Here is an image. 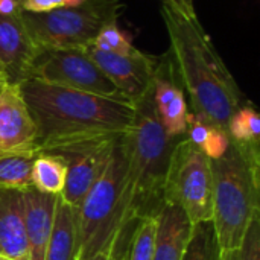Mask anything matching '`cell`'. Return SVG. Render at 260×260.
Instances as JSON below:
<instances>
[{"label":"cell","mask_w":260,"mask_h":260,"mask_svg":"<svg viewBox=\"0 0 260 260\" xmlns=\"http://www.w3.org/2000/svg\"><path fill=\"white\" fill-rule=\"evenodd\" d=\"M66 161L59 155L37 152L30 171L32 187L38 192L59 197L66 184Z\"/></svg>","instance_id":"18"},{"label":"cell","mask_w":260,"mask_h":260,"mask_svg":"<svg viewBox=\"0 0 260 260\" xmlns=\"http://www.w3.org/2000/svg\"><path fill=\"white\" fill-rule=\"evenodd\" d=\"M183 139V137H181ZM168 136L154 102L151 88L134 102V117L123 134L126 160L122 218L110 260H123L139 224L155 218L165 206V183L175 145L181 140Z\"/></svg>","instance_id":"1"},{"label":"cell","mask_w":260,"mask_h":260,"mask_svg":"<svg viewBox=\"0 0 260 260\" xmlns=\"http://www.w3.org/2000/svg\"><path fill=\"white\" fill-rule=\"evenodd\" d=\"M38 149L0 152V189L24 190L32 186L30 171Z\"/></svg>","instance_id":"19"},{"label":"cell","mask_w":260,"mask_h":260,"mask_svg":"<svg viewBox=\"0 0 260 260\" xmlns=\"http://www.w3.org/2000/svg\"><path fill=\"white\" fill-rule=\"evenodd\" d=\"M212 222L222 253L239 248L242 238L259 215V146H247L230 139V146L219 158L210 160Z\"/></svg>","instance_id":"4"},{"label":"cell","mask_w":260,"mask_h":260,"mask_svg":"<svg viewBox=\"0 0 260 260\" xmlns=\"http://www.w3.org/2000/svg\"><path fill=\"white\" fill-rule=\"evenodd\" d=\"M163 2L165 6L171 8L172 11H175L177 14L190 18V20H197V12H195V6H193V0H160Z\"/></svg>","instance_id":"26"},{"label":"cell","mask_w":260,"mask_h":260,"mask_svg":"<svg viewBox=\"0 0 260 260\" xmlns=\"http://www.w3.org/2000/svg\"><path fill=\"white\" fill-rule=\"evenodd\" d=\"M161 17L171 40L169 53L189 94L192 113L227 131L232 116L242 107L244 99L236 81L198 18H186L165 5Z\"/></svg>","instance_id":"2"},{"label":"cell","mask_w":260,"mask_h":260,"mask_svg":"<svg viewBox=\"0 0 260 260\" xmlns=\"http://www.w3.org/2000/svg\"><path fill=\"white\" fill-rule=\"evenodd\" d=\"M125 172L126 160L122 136L113 149L104 174L76 207L79 241L78 260H87L111 250L122 218Z\"/></svg>","instance_id":"5"},{"label":"cell","mask_w":260,"mask_h":260,"mask_svg":"<svg viewBox=\"0 0 260 260\" xmlns=\"http://www.w3.org/2000/svg\"><path fill=\"white\" fill-rule=\"evenodd\" d=\"M37 126V149L101 134H123L134 117V104L26 79L18 84Z\"/></svg>","instance_id":"3"},{"label":"cell","mask_w":260,"mask_h":260,"mask_svg":"<svg viewBox=\"0 0 260 260\" xmlns=\"http://www.w3.org/2000/svg\"><path fill=\"white\" fill-rule=\"evenodd\" d=\"M236 260H260V216L256 215L236 250Z\"/></svg>","instance_id":"24"},{"label":"cell","mask_w":260,"mask_h":260,"mask_svg":"<svg viewBox=\"0 0 260 260\" xmlns=\"http://www.w3.org/2000/svg\"><path fill=\"white\" fill-rule=\"evenodd\" d=\"M37 149V126L18 84H0V152Z\"/></svg>","instance_id":"12"},{"label":"cell","mask_w":260,"mask_h":260,"mask_svg":"<svg viewBox=\"0 0 260 260\" xmlns=\"http://www.w3.org/2000/svg\"><path fill=\"white\" fill-rule=\"evenodd\" d=\"M87 260H110V251L99 253V254H96V256H93V257H90V259Z\"/></svg>","instance_id":"28"},{"label":"cell","mask_w":260,"mask_h":260,"mask_svg":"<svg viewBox=\"0 0 260 260\" xmlns=\"http://www.w3.org/2000/svg\"><path fill=\"white\" fill-rule=\"evenodd\" d=\"M181 260H222V251L212 221L193 224Z\"/></svg>","instance_id":"20"},{"label":"cell","mask_w":260,"mask_h":260,"mask_svg":"<svg viewBox=\"0 0 260 260\" xmlns=\"http://www.w3.org/2000/svg\"><path fill=\"white\" fill-rule=\"evenodd\" d=\"M193 224L174 204L165 203L155 216V238L152 260H181L190 239Z\"/></svg>","instance_id":"15"},{"label":"cell","mask_w":260,"mask_h":260,"mask_svg":"<svg viewBox=\"0 0 260 260\" xmlns=\"http://www.w3.org/2000/svg\"><path fill=\"white\" fill-rule=\"evenodd\" d=\"M91 46H94V47H98L101 50H105V52H111V53H117V55H125V56L136 55L139 52V49L133 46L131 40L126 37L125 32H122L117 27L116 23L107 24L99 32V35L96 37V40L93 41Z\"/></svg>","instance_id":"23"},{"label":"cell","mask_w":260,"mask_h":260,"mask_svg":"<svg viewBox=\"0 0 260 260\" xmlns=\"http://www.w3.org/2000/svg\"><path fill=\"white\" fill-rule=\"evenodd\" d=\"M165 203L178 206L192 224L212 221V171L209 157L183 137L174 148L165 183Z\"/></svg>","instance_id":"7"},{"label":"cell","mask_w":260,"mask_h":260,"mask_svg":"<svg viewBox=\"0 0 260 260\" xmlns=\"http://www.w3.org/2000/svg\"><path fill=\"white\" fill-rule=\"evenodd\" d=\"M78 218L76 209L64 203L59 197L56 200L53 229L50 241L44 254V260H78Z\"/></svg>","instance_id":"17"},{"label":"cell","mask_w":260,"mask_h":260,"mask_svg":"<svg viewBox=\"0 0 260 260\" xmlns=\"http://www.w3.org/2000/svg\"><path fill=\"white\" fill-rule=\"evenodd\" d=\"M85 0H69V5L70 6H78V5H81V3H84Z\"/></svg>","instance_id":"30"},{"label":"cell","mask_w":260,"mask_h":260,"mask_svg":"<svg viewBox=\"0 0 260 260\" xmlns=\"http://www.w3.org/2000/svg\"><path fill=\"white\" fill-rule=\"evenodd\" d=\"M152 91L158 119L168 136L175 139L186 137L189 107L184 88L169 52L157 59L152 78Z\"/></svg>","instance_id":"11"},{"label":"cell","mask_w":260,"mask_h":260,"mask_svg":"<svg viewBox=\"0 0 260 260\" xmlns=\"http://www.w3.org/2000/svg\"><path fill=\"white\" fill-rule=\"evenodd\" d=\"M24 198V233L27 260H44L53 229L56 195L38 192L35 187L23 190Z\"/></svg>","instance_id":"14"},{"label":"cell","mask_w":260,"mask_h":260,"mask_svg":"<svg viewBox=\"0 0 260 260\" xmlns=\"http://www.w3.org/2000/svg\"><path fill=\"white\" fill-rule=\"evenodd\" d=\"M155 238V218L145 219L134 232L123 260H152Z\"/></svg>","instance_id":"22"},{"label":"cell","mask_w":260,"mask_h":260,"mask_svg":"<svg viewBox=\"0 0 260 260\" xmlns=\"http://www.w3.org/2000/svg\"><path fill=\"white\" fill-rule=\"evenodd\" d=\"M0 254L27 260L23 190L0 189Z\"/></svg>","instance_id":"16"},{"label":"cell","mask_w":260,"mask_h":260,"mask_svg":"<svg viewBox=\"0 0 260 260\" xmlns=\"http://www.w3.org/2000/svg\"><path fill=\"white\" fill-rule=\"evenodd\" d=\"M38 50L23 23L21 12L0 17V64L9 84L29 79L30 66Z\"/></svg>","instance_id":"13"},{"label":"cell","mask_w":260,"mask_h":260,"mask_svg":"<svg viewBox=\"0 0 260 260\" xmlns=\"http://www.w3.org/2000/svg\"><path fill=\"white\" fill-rule=\"evenodd\" d=\"M229 137L241 145L259 146L260 117L251 105L239 107L227 126Z\"/></svg>","instance_id":"21"},{"label":"cell","mask_w":260,"mask_h":260,"mask_svg":"<svg viewBox=\"0 0 260 260\" xmlns=\"http://www.w3.org/2000/svg\"><path fill=\"white\" fill-rule=\"evenodd\" d=\"M3 82H8V79H6V73H5L2 64H0V84H3Z\"/></svg>","instance_id":"29"},{"label":"cell","mask_w":260,"mask_h":260,"mask_svg":"<svg viewBox=\"0 0 260 260\" xmlns=\"http://www.w3.org/2000/svg\"><path fill=\"white\" fill-rule=\"evenodd\" d=\"M85 52L104 72V75L134 104L152 85L157 59L143 52L136 55H117L87 46Z\"/></svg>","instance_id":"10"},{"label":"cell","mask_w":260,"mask_h":260,"mask_svg":"<svg viewBox=\"0 0 260 260\" xmlns=\"http://www.w3.org/2000/svg\"><path fill=\"white\" fill-rule=\"evenodd\" d=\"M29 79L133 104L96 66L85 49H40Z\"/></svg>","instance_id":"8"},{"label":"cell","mask_w":260,"mask_h":260,"mask_svg":"<svg viewBox=\"0 0 260 260\" xmlns=\"http://www.w3.org/2000/svg\"><path fill=\"white\" fill-rule=\"evenodd\" d=\"M0 260H12V259H9L8 256H5V254H0Z\"/></svg>","instance_id":"31"},{"label":"cell","mask_w":260,"mask_h":260,"mask_svg":"<svg viewBox=\"0 0 260 260\" xmlns=\"http://www.w3.org/2000/svg\"><path fill=\"white\" fill-rule=\"evenodd\" d=\"M20 12L21 8L18 0H0V17H11Z\"/></svg>","instance_id":"27"},{"label":"cell","mask_w":260,"mask_h":260,"mask_svg":"<svg viewBox=\"0 0 260 260\" xmlns=\"http://www.w3.org/2000/svg\"><path fill=\"white\" fill-rule=\"evenodd\" d=\"M20 2V8L24 12H34V14H40V12H49L58 8H66L70 6L69 0H18Z\"/></svg>","instance_id":"25"},{"label":"cell","mask_w":260,"mask_h":260,"mask_svg":"<svg viewBox=\"0 0 260 260\" xmlns=\"http://www.w3.org/2000/svg\"><path fill=\"white\" fill-rule=\"evenodd\" d=\"M123 134H101L76 139L38 151L56 154L66 161V184L59 195L64 203L75 209L81 204L85 193L104 174L113 149Z\"/></svg>","instance_id":"9"},{"label":"cell","mask_w":260,"mask_h":260,"mask_svg":"<svg viewBox=\"0 0 260 260\" xmlns=\"http://www.w3.org/2000/svg\"><path fill=\"white\" fill-rule=\"evenodd\" d=\"M122 9L119 0H85L49 12L21 11V18L38 49H85L107 24L116 23Z\"/></svg>","instance_id":"6"}]
</instances>
